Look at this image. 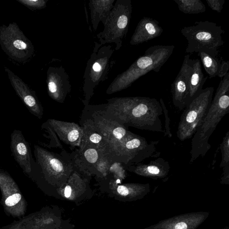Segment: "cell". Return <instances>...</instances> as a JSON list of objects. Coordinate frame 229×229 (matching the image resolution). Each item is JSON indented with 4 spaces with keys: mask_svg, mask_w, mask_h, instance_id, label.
Returning <instances> with one entry per match:
<instances>
[{
    "mask_svg": "<svg viewBox=\"0 0 229 229\" xmlns=\"http://www.w3.org/2000/svg\"><path fill=\"white\" fill-rule=\"evenodd\" d=\"M103 111L125 127L163 132L160 118L162 109L155 99L145 97L119 99L109 103Z\"/></svg>",
    "mask_w": 229,
    "mask_h": 229,
    "instance_id": "6da1fadb",
    "label": "cell"
},
{
    "mask_svg": "<svg viewBox=\"0 0 229 229\" xmlns=\"http://www.w3.org/2000/svg\"><path fill=\"white\" fill-rule=\"evenodd\" d=\"M229 72L221 80L210 107L192 137L189 163L204 157L210 150L209 140L224 116L229 112Z\"/></svg>",
    "mask_w": 229,
    "mask_h": 229,
    "instance_id": "7a4b0ae2",
    "label": "cell"
},
{
    "mask_svg": "<svg viewBox=\"0 0 229 229\" xmlns=\"http://www.w3.org/2000/svg\"><path fill=\"white\" fill-rule=\"evenodd\" d=\"M158 141L149 142L141 136L129 132L120 140L108 143V155L113 162L123 163L127 167L140 163L150 157H156L160 152H156Z\"/></svg>",
    "mask_w": 229,
    "mask_h": 229,
    "instance_id": "3957f363",
    "label": "cell"
},
{
    "mask_svg": "<svg viewBox=\"0 0 229 229\" xmlns=\"http://www.w3.org/2000/svg\"><path fill=\"white\" fill-rule=\"evenodd\" d=\"M180 32L188 41V54L203 52L215 58L218 55V48L224 43V31L221 26L213 22H196L193 26L182 28Z\"/></svg>",
    "mask_w": 229,
    "mask_h": 229,
    "instance_id": "277c9868",
    "label": "cell"
},
{
    "mask_svg": "<svg viewBox=\"0 0 229 229\" xmlns=\"http://www.w3.org/2000/svg\"><path fill=\"white\" fill-rule=\"evenodd\" d=\"M213 87L203 89L201 92L185 108L178 123L177 136L184 141L193 137L207 114L213 100Z\"/></svg>",
    "mask_w": 229,
    "mask_h": 229,
    "instance_id": "5b68a950",
    "label": "cell"
},
{
    "mask_svg": "<svg viewBox=\"0 0 229 229\" xmlns=\"http://www.w3.org/2000/svg\"><path fill=\"white\" fill-rule=\"evenodd\" d=\"M0 45L9 58L19 62L29 60L34 51L33 44L15 23L0 26Z\"/></svg>",
    "mask_w": 229,
    "mask_h": 229,
    "instance_id": "8992f818",
    "label": "cell"
},
{
    "mask_svg": "<svg viewBox=\"0 0 229 229\" xmlns=\"http://www.w3.org/2000/svg\"><path fill=\"white\" fill-rule=\"evenodd\" d=\"M174 48V46H156L148 48L145 55L139 58L125 73L124 88L151 70L158 72L172 54Z\"/></svg>",
    "mask_w": 229,
    "mask_h": 229,
    "instance_id": "52a82bcc",
    "label": "cell"
},
{
    "mask_svg": "<svg viewBox=\"0 0 229 229\" xmlns=\"http://www.w3.org/2000/svg\"><path fill=\"white\" fill-rule=\"evenodd\" d=\"M73 159L77 172L91 174L108 172L113 162L107 154L92 145H81Z\"/></svg>",
    "mask_w": 229,
    "mask_h": 229,
    "instance_id": "ba28073f",
    "label": "cell"
},
{
    "mask_svg": "<svg viewBox=\"0 0 229 229\" xmlns=\"http://www.w3.org/2000/svg\"><path fill=\"white\" fill-rule=\"evenodd\" d=\"M34 154L37 163L47 178L58 181L68 177L73 172V166L71 163L39 146H34Z\"/></svg>",
    "mask_w": 229,
    "mask_h": 229,
    "instance_id": "9c48e42d",
    "label": "cell"
},
{
    "mask_svg": "<svg viewBox=\"0 0 229 229\" xmlns=\"http://www.w3.org/2000/svg\"><path fill=\"white\" fill-rule=\"evenodd\" d=\"M193 60L185 56L179 72L172 84V102L179 110L185 109L189 104L190 78L193 70Z\"/></svg>",
    "mask_w": 229,
    "mask_h": 229,
    "instance_id": "30bf717a",
    "label": "cell"
},
{
    "mask_svg": "<svg viewBox=\"0 0 229 229\" xmlns=\"http://www.w3.org/2000/svg\"><path fill=\"white\" fill-rule=\"evenodd\" d=\"M5 69L13 88L27 109L35 116L41 119L44 110L34 91L9 68L5 67Z\"/></svg>",
    "mask_w": 229,
    "mask_h": 229,
    "instance_id": "8fae6325",
    "label": "cell"
},
{
    "mask_svg": "<svg viewBox=\"0 0 229 229\" xmlns=\"http://www.w3.org/2000/svg\"><path fill=\"white\" fill-rule=\"evenodd\" d=\"M207 212H198L177 215L162 220L143 229H196L208 218Z\"/></svg>",
    "mask_w": 229,
    "mask_h": 229,
    "instance_id": "7c38bea8",
    "label": "cell"
},
{
    "mask_svg": "<svg viewBox=\"0 0 229 229\" xmlns=\"http://www.w3.org/2000/svg\"><path fill=\"white\" fill-rule=\"evenodd\" d=\"M10 149L23 172L28 175L31 174L34 161L30 146L20 130H15L11 133Z\"/></svg>",
    "mask_w": 229,
    "mask_h": 229,
    "instance_id": "4fadbf2b",
    "label": "cell"
},
{
    "mask_svg": "<svg viewBox=\"0 0 229 229\" xmlns=\"http://www.w3.org/2000/svg\"><path fill=\"white\" fill-rule=\"evenodd\" d=\"M91 119L108 143L120 140L129 133L127 128L107 116L103 111H96Z\"/></svg>",
    "mask_w": 229,
    "mask_h": 229,
    "instance_id": "5bb4252c",
    "label": "cell"
},
{
    "mask_svg": "<svg viewBox=\"0 0 229 229\" xmlns=\"http://www.w3.org/2000/svg\"><path fill=\"white\" fill-rule=\"evenodd\" d=\"M47 122L62 141L72 146H80L83 135V127L74 123L54 119L48 120Z\"/></svg>",
    "mask_w": 229,
    "mask_h": 229,
    "instance_id": "9a60e30c",
    "label": "cell"
},
{
    "mask_svg": "<svg viewBox=\"0 0 229 229\" xmlns=\"http://www.w3.org/2000/svg\"><path fill=\"white\" fill-rule=\"evenodd\" d=\"M127 170L136 175L153 179H163L168 177L170 171L168 162L162 158L151 161L147 163L130 166Z\"/></svg>",
    "mask_w": 229,
    "mask_h": 229,
    "instance_id": "2e32d148",
    "label": "cell"
},
{
    "mask_svg": "<svg viewBox=\"0 0 229 229\" xmlns=\"http://www.w3.org/2000/svg\"><path fill=\"white\" fill-rule=\"evenodd\" d=\"M83 128V135L81 145L94 146L109 156L108 142L97 128L93 120L89 119L85 121Z\"/></svg>",
    "mask_w": 229,
    "mask_h": 229,
    "instance_id": "e0dca14e",
    "label": "cell"
},
{
    "mask_svg": "<svg viewBox=\"0 0 229 229\" xmlns=\"http://www.w3.org/2000/svg\"><path fill=\"white\" fill-rule=\"evenodd\" d=\"M197 54L200 58V61L209 75V78H213L217 76L222 78L228 72V62L219 60L217 57L213 58L203 52Z\"/></svg>",
    "mask_w": 229,
    "mask_h": 229,
    "instance_id": "ac0fdd59",
    "label": "cell"
},
{
    "mask_svg": "<svg viewBox=\"0 0 229 229\" xmlns=\"http://www.w3.org/2000/svg\"><path fill=\"white\" fill-rule=\"evenodd\" d=\"M208 78V76L205 77L200 60H193V70L190 78L189 104L201 92Z\"/></svg>",
    "mask_w": 229,
    "mask_h": 229,
    "instance_id": "d6986e66",
    "label": "cell"
},
{
    "mask_svg": "<svg viewBox=\"0 0 229 229\" xmlns=\"http://www.w3.org/2000/svg\"><path fill=\"white\" fill-rule=\"evenodd\" d=\"M117 192L119 195L130 200H135L142 199L151 192L149 184H128L119 185Z\"/></svg>",
    "mask_w": 229,
    "mask_h": 229,
    "instance_id": "ffe728a7",
    "label": "cell"
},
{
    "mask_svg": "<svg viewBox=\"0 0 229 229\" xmlns=\"http://www.w3.org/2000/svg\"><path fill=\"white\" fill-rule=\"evenodd\" d=\"M175 2L178 5L179 10L185 13L196 14L205 11V6L200 0H178Z\"/></svg>",
    "mask_w": 229,
    "mask_h": 229,
    "instance_id": "44dd1931",
    "label": "cell"
},
{
    "mask_svg": "<svg viewBox=\"0 0 229 229\" xmlns=\"http://www.w3.org/2000/svg\"><path fill=\"white\" fill-rule=\"evenodd\" d=\"M221 153V161L220 167L222 169L229 167V131L226 133L220 145Z\"/></svg>",
    "mask_w": 229,
    "mask_h": 229,
    "instance_id": "7402d4cb",
    "label": "cell"
},
{
    "mask_svg": "<svg viewBox=\"0 0 229 229\" xmlns=\"http://www.w3.org/2000/svg\"><path fill=\"white\" fill-rule=\"evenodd\" d=\"M17 1L31 9H41L46 4L45 1L44 0H17Z\"/></svg>",
    "mask_w": 229,
    "mask_h": 229,
    "instance_id": "603a6c76",
    "label": "cell"
},
{
    "mask_svg": "<svg viewBox=\"0 0 229 229\" xmlns=\"http://www.w3.org/2000/svg\"><path fill=\"white\" fill-rule=\"evenodd\" d=\"M161 105L162 108L163 112L164 113L165 118V130L163 131L164 133V136H168L169 138L172 137V133H171V127H170V119L169 117L168 111L166 108L165 104L164 102L162 99H160V101Z\"/></svg>",
    "mask_w": 229,
    "mask_h": 229,
    "instance_id": "cb8c5ba5",
    "label": "cell"
},
{
    "mask_svg": "<svg viewBox=\"0 0 229 229\" xmlns=\"http://www.w3.org/2000/svg\"><path fill=\"white\" fill-rule=\"evenodd\" d=\"M209 6L212 8L213 10L217 11L218 13H220L223 8L224 3L225 1H209L207 0Z\"/></svg>",
    "mask_w": 229,
    "mask_h": 229,
    "instance_id": "d4e9b609",
    "label": "cell"
},
{
    "mask_svg": "<svg viewBox=\"0 0 229 229\" xmlns=\"http://www.w3.org/2000/svg\"><path fill=\"white\" fill-rule=\"evenodd\" d=\"M22 196L19 193H15L9 196L6 199L5 203L8 206L15 205L21 199Z\"/></svg>",
    "mask_w": 229,
    "mask_h": 229,
    "instance_id": "484cf974",
    "label": "cell"
},
{
    "mask_svg": "<svg viewBox=\"0 0 229 229\" xmlns=\"http://www.w3.org/2000/svg\"><path fill=\"white\" fill-rule=\"evenodd\" d=\"M48 86V91H49L50 95L54 99H56V96H57L56 93L57 91V86L55 83L51 79V77L49 78Z\"/></svg>",
    "mask_w": 229,
    "mask_h": 229,
    "instance_id": "4316f807",
    "label": "cell"
},
{
    "mask_svg": "<svg viewBox=\"0 0 229 229\" xmlns=\"http://www.w3.org/2000/svg\"><path fill=\"white\" fill-rule=\"evenodd\" d=\"M128 18L126 15H122L120 17L117 22V26L119 29H124L128 25Z\"/></svg>",
    "mask_w": 229,
    "mask_h": 229,
    "instance_id": "83f0119b",
    "label": "cell"
},
{
    "mask_svg": "<svg viewBox=\"0 0 229 229\" xmlns=\"http://www.w3.org/2000/svg\"><path fill=\"white\" fill-rule=\"evenodd\" d=\"M221 183L223 184H229V167L223 169V173L221 178Z\"/></svg>",
    "mask_w": 229,
    "mask_h": 229,
    "instance_id": "f1b7e54d",
    "label": "cell"
},
{
    "mask_svg": "<svg viewBox=\"0 0 229 229\" xmlns=\"http://www.w3.org/2000/svg\"><path fill=\"white\" fill-rule=\"evenodd\" d=\"M72 190L71 187L69 184L67 185L65 187V189H64V194L65 196L67 198H69L71 196V193H72Z\"/></svg>",
    "mask_w": 229,
    "mask_h": 229,
    "instance_id": "f546056e",
    "label": "cell"
},
{
    "mask_svg": "<svg viewBox=\"0 0 229 229\" xmlns=\"http://www.w3.org/2000/svg\"><path fill=\"white\" fill-rule=\"evenodd\" d=\"M101 66L99 63L96 62L93 64V69L95 72H99L101 69Z\"/></svg>",
    "mask_w": 229,
    "mask_h": 229,
    "instance_id": "4dcf8cb0",
    "label": "cell"
}]
</instances>
